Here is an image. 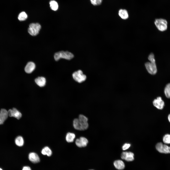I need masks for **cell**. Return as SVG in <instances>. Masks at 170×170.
Masks as SVG:
<instances>
[{"instance_id": "6da1fadb", "label": "cell", "mask_w": 170, "mask_h": 170, "mask_svg": "<svg viewBox=\"0 0 170 170\" xmlns=\"http://www.w3.org/2000/svg\"><path fill=\"white\" fill-rule=\"evenodd\" d=\"M148 59L150 61L146 63L145 65L148 72L152 75L156 74L157 72V67L154 54L150 53L148 57Z\"/></svg>"}, {"instance_id": "44dd1931", "label": "cell", "mask_w": 170, "mask_h": 170, "mask_svg": "<svg viewBox=\"0 0 170 170\" xmlns=\"http://www.w3.org/2000/svg\"><path fill=\"white\" fill-rule=\"evenodd\" d=\"M27 17V15L24 12H21L18 16V19L20 21H22L25 20Z\"/></svg>"}, {"instance_id": "4dcf8cb0", "label": "cell", "mask_w": 170, "mask_h": 170, "mask_svg": "<svg viewBox=\"0 0 170 170\" xmlns=\"http://www.w3.org/2000/svg\"><path fill=\"white\" fill-rule=\"evenodd\" d=\"M0 170H3L1 168H0Z\"/></svg>"}, {"instance_id": "603a6c76", "label": "cell", "mask_w": 170, "mask_h": 170, "mask_svg": "<svg viewBox=\"0 0 170 170\" xmlns=\"http://www.w3.org/2000/svg\"><path fill=\"white\" fill-rule=\"evenodd\" d=\"M163 140L165 144H170V134H167L165 135L163 137Z\"/></svg>"}, {"instance_id": "30bf717a", "label": "cell", "mask_w": 170, "mask_h": 170, "mask_svg": "<svg viewBox=\"0 0 170 170\" xmlns=\"http://www.w3.org/2000/svg\"><path fill=\"white\" fill-rule=\"evenodd\" d=\"M8 116L10 117H13L17 119H19L21 117V113L16 108H13L8 111Z\"/></svg>"}, {"instance_id": "5b68a950", "label": "cell", "mask_w": 170, "mask_h": 170, "mask_svg": "<svg viewBox=\"0 0 170 170\" xmlns=\"http://www.w3.org/2000/svg\"><path fill=\"white\" fill-rule=\"evenodd\" d=\"M72 77L74 80L79 83H81L85 81L86 79V76L84 74L81 70L74 72L72 74Z\"/></svg>"}, {"instance_id": "1f68e13d", "label": "cell", "mask_w": 170, "mask_h": 170, "mask_svg": "<svg viewBox=\"0 0 170 170\" xmlns=\"http://www.w3.org/2000/svg\"></svg>"}, {"instance_id": "f546056e", "label": "cell", "mask_w": 170, "mask_h": 170, "mask_svg": "<svg viewBox=\"0 0 170 170\" xmlns=\"http://www.w3.org/2000/svg\"><path fill=\"white\" fill-rule=\"evenodd\" d=\"M168 119L169 122H170V114L168 116Z\"/></svg>"}, {"instance_id": "ffe728a7", "label": "cell", "mask_w": 170, "mask_h": 170, "mask_svg": "<svg viewBox=\"0 0 170 170\" xmlns=\"http://www.w3.org/2000/svg\"><path fill=\"white\" fill-rule=\"evenodd\" d=\"M50 6L51 9L53 10L56 11L58 8V5L57 3L54 0H51L49 2Z\"/></svg>"}, {"instance_id": "cb8c5ba5", "label": "cell", "mask_w": 170, "mask_h": 170, "mask_svg": "<svg viewBox=\"0 0 170 170\" xmlns=\"http://www.w3.org/2000/svg\"><path fill=\"white\" fill-rule=\"evenodd\" d=\"M0 112L6 120L8 116V111L5 109H2L0 110Z\"/></svg>"}, {"instance_id": "ba28073f", "label": "cell", "mask_w": 170, "mask_h": 170, "mask_svg": "<svg viewBox=\"0 0 170 170\" xmlns=\"http://www.w3.org/2000/svg\"><path fill=\"white\" fill-rule=\"evenodd\" d=\"M133 153L130 152H124L121 154L122 159L128 162L133 161L134 159Z\"/></svg>"}, {"instance_id": "52a82bcc", "label": "cell", "mask_w": 170, "mask_h": 170, "mask_svg": "<svg viewBox=\"0 0 170 170\" xmlns=\"http://www.w3.org/2000/svg\"><path fill=\"white\" fill-rule=\"evenodd\" d=\"M156 148L157 150L160 153H170V147L161 142L157 143L156 146Z\"/></svg>"}, {"instance_id": "9c48e42d", "label": "cell", "mask_w": 170, "mask_h": 170, "mask_svg": "<svg viewBox=\"0 0 170 170\" xmlns=\"http://www.w3.org/2000/svg\"><path fill=\"white\" fill-rule=\"evenodd\" d=\"M88 140L85 137H81L77 139L75 141V144L78 147L80 148L86 146L88 143Z\"/></svg>"}, {"instance_id": "d6986e66", "label": "cell", "mask_w": 170, "mask_h": 170, "mask_svg": "<svg viewBox=\"0 0 170 170\" xmlns=\"http://www.w3.org/2000/svg\"><path fill=\"white\" fill-rule=\"evenodd\" d=\"M41 153L43 155H47V156L49 157L51 155L52 152L51 149L48 147L46 146L42 150Z\"/></svg>"}, {"instance_id": "9a60e30c", "label": "cell", "mask_w": 170, "mask_h": 170, "mask_svg": "<svg viewBox=\"0 0 170 170\" xmlns=\"http://www.w3.org/2000/svg\"><path fill=\"white\" fill-rule=\"evenodd\" d=\"M114 165L115 167L118 170H123L125 167L124 162L120 160H118L115 161Z\"/></svg>"}, {"instance_id": "7a4b0ae2", "label": "cell", "mask_w": 170, "mask_h": 170, "mask_svg": "<svg viewBox=\"0 0 170 170\" xmlns=\"http://www.w3.org/2000/svg\"><path fill=\"white\" fill-rule=\"evenodd\" d=\"M74 57L73 55L68 51H60L55 53L54 55V58L56 61L62 58L68 60H70Z\"/></svg>"}, {"instance_id": "7c38bea8", "label": "cell", "mask_w": 170, "mask_h": 170, "mask_svg": "<svg viewBox=\"0 0 170 170\" xmlns=\"http://www.w3.org/2000/svg\"><path fill=\"white\" fill-rule=\"evenodd\" d=\"M35 68V64L33 62H30L26 65L25 68V71L26 73H30L34 70Z\"/></svg>"}, {"instance_id": "8992f818", "label": "cell", "mask_w": 170, "mask_h": 170, "mask_svg": "<svg viewBox=\"0 0 170 170\" xmlns=\"http://www.w3.org/2000/svg\"><path fill=\"white\" fill-rule=\"evenodd\" d=\"M41 28V26L39 24L31 23L29 26L28 31L31 35L35 36L38 34Z\"/></svg>"}, {"instance_id": "e0dca14e", "label": "cell", "mask_w": 170, "mask_h": 170, "mask_svg": "<svg viewBox=\"0 0 170 170\" xmlns=\"http://www.w3.org/2000/svg\"><path fill=\"white\" fill-rule=\"evenodd\" d=\"M75 137V134L72 133H68L66 136V140L68 143H71L73 142Z\"/></svg>"}, {"instance_id": "8fae6325", "label": "cell", "mask_w": 170, "mask_h": 170, "mask_svg": "<svg viewBox=\"0 0 170 170\" xmlns=\"http://www.w3.org/2000/svg\"><path fill=\"white\" fill-rule=\"evenodd\" d=\"M153 105L158 109L162 110L164 106V103L161 97H157L153 102Z\"/></svg>"}, {"instance_id": "5bb4252c", "label": "cell", "mask_w": 170, "mask_h": 170, "mask_svg": "<svg viewBox=\"0 0 170 170\" xmlns=\"http://www.w3.org/2000/svg\"><path fill=\"white\" fill-rule=\"evenodd\" d=\"M35 81L38 86L41 87L44 86L45 85L46 82L45 78L42 76L37 78L35 79Z\"/></svg>"}, {"instance_id": "4fadbf2b", "label": "cell", "mask_w": 170, "mask_h": 170, "mask_svg": "<svg viewBox=\"0 0 170 170\" xmlns=\"http://www.w3.org/2000/svg\"><path fill=\"white\" fill-rule=\"evenodd\" d=\"M28 158L30 161L34 163H38L40 161V158L38 155L34 152L30 153L29 154Z\"/></svg>"}, {"instance_id": "7402d4cb", "label": "cell", "mask_w": 170, "mask_h": 170, "mask_svg": "<svg viewBox=\"0 0 170 170\" xmlns=\"http://www.w3.org/2000/svg\"><path fill=\"white\" fill-rule=\"evenodd\" d=\"M164 93L166 96L168 98H170V83L166 86L164 89Z\"/></svg>"}, {"instance_id": "d4e9b609", "label": "cell", "mask_w": 170, "mask_h": 170, "mask_svg": "<svg viewBox=\"0 0 170 170\" xmlns=\"http://www.w3.org/2000/svg\"><path fill=\"white\" fill-rule=\"evenodd\" d=\"M91 3L94 6H97L100 4L102 0H90Z\"/></svg>"}, {"instance_id": "2e32d148", "label": "cell", "mask_w": 170, "mask_h": 170, "mask_svg": "<svg viewBox=\"0 0 170 170\" xmlns=\"http://www.w3.org/2000/svg\"><path fill=\"white\" fill-rule=\"evenodd\" d=\"M118 14L122 19L124 20L127 19L129 17L128 12L125 9H120L118 12Z\"/></svg>"}, {"instance_id": "f1b7e54d", "label": "cell", "mask_w": 170, "mask_h": 170, "mask_svg": "<svg viewBox=\"0 0 170 170\" xmlns=\"http://www.w3.org/2000/svg\"><path fill=\"white\" fill-rule=\"evenodd\" d=\"M22 170H31V169L28 166H25L23 167Z\"/></svg>"}, {"instance_id": "277c9868", "label": "cell", "mask_w": 170, "mask_h": 170, "mask_svg": "<svg viewBox=\"0 0 170 170\" xmlns=\"http://www.w3.org/2000/svg\"><path fill=\"white\" fill-rule=\"evenodd\" d=\"M154 24L158 30L160 31H164L167 29V22L164 19H156L154 21Z\"/></svg>"}, {"instance_id": "3957f363", "label": "cell", "mask_w": 170, "mask_h": 170, "mask_svg": "<svg viewBox=\"0 0 170 170\" xmlns=\"http://www.w3.org/2000/svg\"><path fill=\"white\" fill-rule=\"evenodd\" d=\"M73 125L75 129L81 131L86 130L89 126L87 122L80 120L78 118L74 119L73 121Z\"/></svg>"}, {"instance_id": "83f0119b", "label": "cell", "mask_w": 170, "mask_h": 170, "mask_svg": "<svg viewBox=\"0 0 170 170\" xmlns=\"http://www.w3.org/2000/svg\"><path fill=\"white\" fill-rule=\"evenodd\" d=\"M5 120L3 116L0 112V125L2 124Z\"/></svg>"}, {"instance_id": "484cf974", "label": "cell", "mask_w": 170, "mask_h": 170, "mask_svg": "<svg viewBox=\"0 0 170 170\" xmlns=\"http://www.w3.org/2000/svg\"><path fill=\"white\" fill-rule=\"evenodd\" d=\"M78 119L80 120L85 121L88 122V119L85 116L82 115H79Z\"/></svg>"}, {"instance_id": "ac0fdd59", "label": "cell", "mask_w": 170, "mask_h": 170, "mask_svg": "<svg viewBox=\"0 0 170 170\" xmlns=\"http://www.w3.org/2000/svg\"><path fill=\"white\" fill-rule=\"evenodd\" d=\"M15 143L19 147L22 146L24 143L23 138L20 136H17L15 139Z\"/></svg>"}, {"instance_id": "4316f807", "label": "cell", "mask_w": 170, "mask_h": 170, "mask_svg": "<svg viewBox=\"0 0 170 170\" xmlns=\"http://www.w3.org/2000/svg\"><path fill=\"white\" fill-rule=\"evenodd\" d=\"M130 144H129L125 143L122 146V149L123 150H125L128 149L130 146Z\"/></svg>"}]
</instances>
